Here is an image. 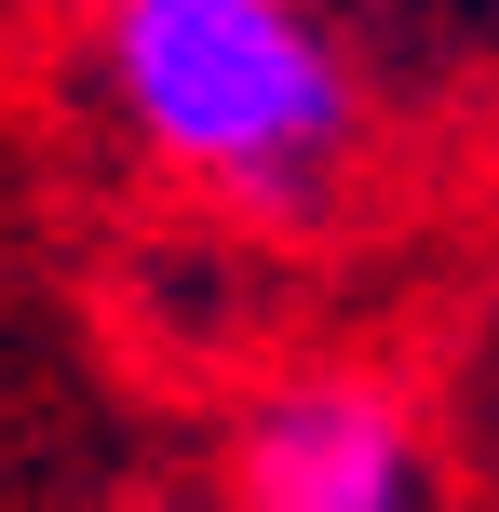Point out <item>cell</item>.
I'll return each instance as SVG.
<instances>
[{
	"label": "cell",
	"instance_id": "2",
	"mask_svg": "<svg viewBox=\"0 0 499 512\" xmlns=\"http://www.w3.org/2000/svg\"><path fill=\"white\" fill-rule=\"evenodd\" d=\"M230 512H419V432L365 378H297L230 432Z\"/></svg>",
	"mask_w": 499,
	"mask_h": 512
},
{
	"label": "cell",
	"instance_id": "1",
	"mask_svg": "<svg viewBox=\"0 0 499 512\" xmlns=\"http://www.w3.org/2000/svg\"><path fill=\"white\" fill-rule=\"evenodd\" d=\"M95 54H108L122 135L230 203L311 216L365 135L351 54L311 0H108Z\"/></svg>",
	"mask_w": 499,
	"mask_h": 512
}]
</instances>
